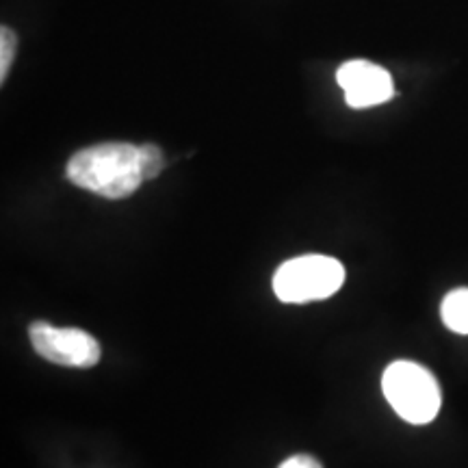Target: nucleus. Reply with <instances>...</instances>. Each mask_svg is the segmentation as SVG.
I'll list each match as a JSON object with an SVG mask.
<instances>
[{
	"instance_id": "obj_4",
	"label": "nucleus",
	"mask_w": 468,
	"mask_h": 468,
	"mask_svg": "<svg viewBox=\"0 0 468 468\" xmlns=\"http://www.w3.org/2000/svg\"><path fill=\"white\" fill-rule=\"evenodd\" d=\"M28 338L35 354L52 365L91 368L101 362V343L90 332L79 327H55L46 321H35L28 327Z\"/></svg>"
},
{
	"instance_id": "obj_7",
	"label": "nucleus",
	"mask_w": 468,
	"mask_h": 468,
	"mask_svg": "<svg viewBox=\"0 0 468 468\" xmlns=\"http://www.w3.org/2000/svg\"><path fill=\"white\" fill-rule=\"evenodd\" d=\"M139 165H142L144 180H154L165 169V156L159 145L144 144L139 145Z\"/></svg>"
},
{
	"instance_id": "obj_6",
	"label": "nucleus",
	"mask_w": 468,
	"mask_h": 468,
	"mask_svg": "<svg viewBox=\"0 0 468 468\" xmlns=\"http://www.w3.org/2000/svg\"><path fill=\"white\" fill-rule=\"evenodd\" d=\"M441 317L455 335H468V289H455L444 297Z\"/></svg>"
},
{
	"instance_id": "obj_8",
	"label": "nucleus",
	"mask_w": 468,
	"mask_h": 468,
	"mask_svg": "<svg viewBox=\"0 0 468 468\" xmlns=\"http://www.w3.org/2000/svg\"><path fill=\"white\" fill-rule=\"evenodd\" d=\"M16 46H17L16 33L11 31L9 27L0 28V80H3V83L5 79H7L11 63H14Z\"/></svg>"
},
{
	"instance_id": "obj_2",
	"label": "nucleus",
	"mask_w": 468,
	"mask_h": 468,
	"mask_svg": "<svg viewBox=\"0 0 468 468\" xmlns=\"http://www.w3.org/2000/svg\"><path fill=\"white\" fill-rule=\"evenodd\" d=\"M386 401L403 420L427 425L441 412V384L430 368L410 360H397L386 367L382 376Z\"/></svg>"
},
{
	"instance_id": "obj_9",
	"label": "nucleus",
	"mask_w": 468,
	"mask_h": 468,
	"mask_svg": "<svg viewBox=\"0 0 468 468\" xmlns=\"http://www.w3.org/2000/svg\"><path fill=\"white\" fill-rule=\"evenodd\" d=\"M278 468H324V466H321L313 455L300 453V455H291V458L284 460Z\"/></svg>"
},
{
	"instance_id": "obj_5",
	"label": "nucleus",
	"mask_w": 468,
	"mask_h": 468,
	"mask_svg": "<svg viewBox=\"0 0 468 468\" xmlns=\"http://www.w3.org/2000/svg\"><path fill=\"white\" fill-rule=\"evenodd\" d=\"M336 83L343 87L345 102L351 109H371L395 96V83L388 69L371 61H347L338 68Z\"/></svg>"
},
{
	"instance_id": "obj_1",
	"label": "nucleus",
	"mask_w": 468,
	"mask_h": 468,
	"mask_svg": "<svg viewBox=\"0 0 468 468\" xmlns=\"http://www.w3.org/2000/svg\"><path fill=\"white\" fill-rule=\"evenodd\" d=\"M68 180L107 200H124L145 183L139 165V145L98 144L79 150L66 167Z\"/></svg>"
},
{
	"instance_id": "obj_3",
	"label": "nucleus",
	"mask_w": 468,
	"mask_h": 468,
	"mask_svg": "<svg viewBox=\"0 0 468 468\" xmlns=\"http://www.w3.org/2000/svg\"><path fill=\"white\" fill-rule=\"evenodd\" d=\"M345 267L336 259L308 254L286 261L273 276V292L284 303L321 302L341 291Z\"/></svg>"
}]
</instances>
